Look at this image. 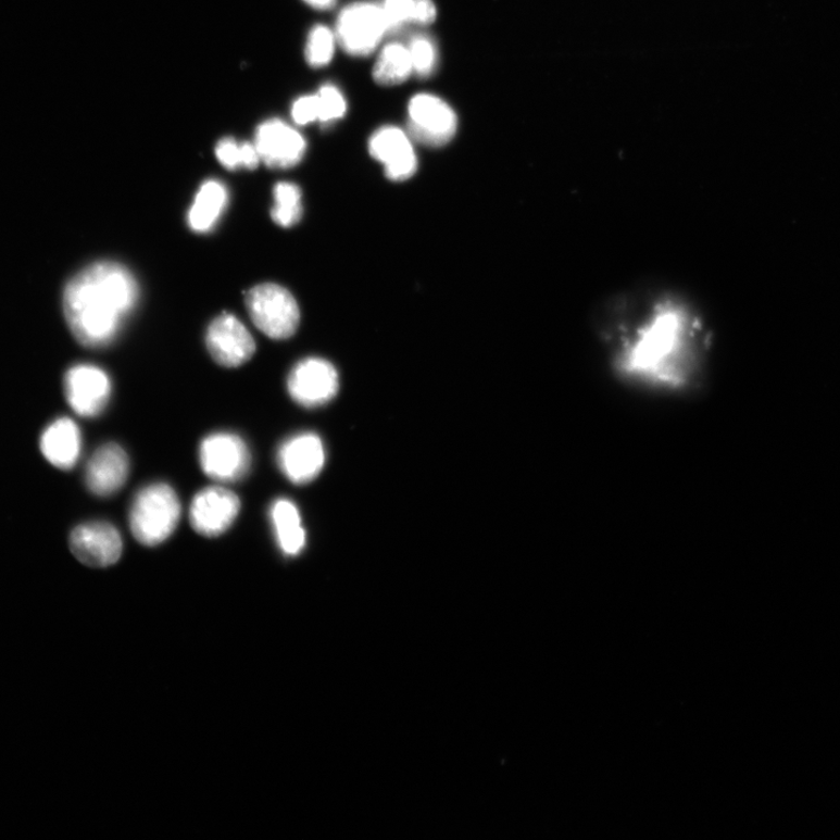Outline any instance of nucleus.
Segmentation results:
<instances>
[{"instance_id": "obj_1", "label": "nucleus", "mask_w": 840, "mask_h": 840, "mask_svg": "<svg viewBox=\"0 0 840 840\" xmlns=\"http://www.w3.org/2000/svg\"><path fill=\"white\" fill-rule=\"evenodd\" d=\"M704 328L679 299H660L617 340L615 373L627 384L661 392L699 387L707 356Z\"/></svg>"}, {"instance_id": "obj_2", "label": "nucleus", "mask_w": 840, "mask_h": 840, "mask_svg": "<svg viewBox=\"0 0 840 840\" xmlns=\"http://www.w3.org/2000/svg\"><path fill=\"white\" fill-rule=\"evenodd\" d=\"M138 297L137 280L128 268L115 262H99L67 283L63 311L75 339L86 347L100 348L118 336Z\"/></svg>"}, {"instance_id": "obj_3", "label": "nucleus", "mask_w": 840, "mask_h": 840, "mask_svg": "<svg viewBox=\"0 0 840 840\" xmlns=\"http://www.w3.org/2000/svg\"><path fill=\"white\" fill-rule=\"evenodd\" d=\"M181 502L170 485L155 482L141 488L135 497L129 525L137 542L146 547L164 543L176 531Z\"/></svg>"}, {"instance_id": "obj_4", "label": "nucleus", "mask_w": 840, "mask_h": 840, "mask_svg": "<svg viewBox=\"0 0 840 840\" xmlns=\"http://www.w3.org/2000/svg\"><path fill=\"white\" fill-rule=\"evenodd\" d=\"M250 318L268 338H291L300 322L299 306L290 291L273 283L260 284L246 293Z\"/></svg>"}, {"instance_id": "obj_5", "label": "nucleus", "mask_w": 840, "mask_h": 840, "mask_svg": "<svg viewBox=\"0 0 840 840\" xmlns=\"http://www.w3.org/2000/svg\"><path fill=\"white\" fill-rule=\"evenodd\" d=\"M390 32L383 7L354 3L339 14L336 36L342 49L354 57L372 54Z\"/></svg>"}, {"instance_id": "obj_6", "label": "nucleus", "mask_w": 840, "mask_h": 840, "mask_svg": "<svg viewBox=\"0 0 840 840\" xmlns=\"http://www.w3.org/2000/svg\"><path fill=\"white\" fill-rule=\"evenodd\" d=\"M199 462L209 478L230 484L246 477L251 466V455L246 441L240 436L216 432L201 441Z\"/></svg>"}, {"instance_id": "obj_7", "label": "nucleus", "mask_w": 840, "mask_h": 840, "mask_svg": "<svg viewBox=\"0 0 840 840\" xmlns=\"http://www.w3.org/2000/svg\"><path fill=\"white\" fill-rule=\"evenodd\" d=\"M409 136L430 148L449 145L457 130V117L450 104L436 95L418 93L409 108Z\"/></svg>"}, {"instance_id": "obj_8", "label": "nucleus", "mask_w": 840, "mask_h": 840, "mask_svg": "<svg viewBox=\"0 0 840 840\" xmlns=\"http://www.w3.org/2000/svg\"><path fill=\"white\" fill-rule=\"evenodd\" d=\"M339 385L338 371L331 363L319 358L298 362L288 378L291 399L308 409L329 403L338 394Z\"/></svg>"}, {"instance_id": "obj_9", "label": "nucleus", "mask_w": 840, "mask_h": 840, "mask_svg": "<svg viewBox=\"0 0 840 840\" xmlns=\"http://www.w3.org/2000/svg\"><path fill=\"white\" fill-rule=\"evenodd\" d=\"M240 512L241 501L234 491L213 486L195 497L189 506V522L199 535L214 538L228 531Z\"/></svg>"}, {"instance_id": "obj_10", "label": "nucleus", "mask_w": 840, "mask_h": 840, "mask_svg": "<svg viewBox=\"0 0 840 840\" xmlns=\"http://www.w3.org/2000/svg\"><path fill=\"white\" fill-rule=\"evenodd\" d=\"M63 386L70 406L84 418L102 415L113 391L108 374L92 364H77L70 368Z\"/></svg>"}, {"instance_id": "obj_11", "label": "nucleus", "mask_w": 840, "mask_h": 840, "mask_svg": "<svg viewBox=\"0 0 840 840\" xmlns=\"http://www.w3.org/2000/svg\"><path fill=\"white\" fill-rule=\"evenodd\" d=\"M70 547L78 562L89 567L104 568L120 561L123 540L113 525L93 521L74 528L70 536Z\"/></svg>"}, {"instance_id": "obj_12", "label": "nucleus", "mask_w": 840, "mask_h": 840, "mask_svg": "<svg viewBox=\"0 0 840 840\" xmlns=\"http://www.w3.org/2000/svg\"><path fill=\"white\" fill-rule=\"evenodd\" d=\"M205 343L214 361L226 368L242 366L256 351V342L250 331L229 313H222L213 321L205 335Z\"/></svg>"}, {"instance_id": "obj_13", "label": "nucleus", "mask_w": 840, "mask_h": 840, "mask_svg": "<svg viewBox=\"0 0 840 840\" xmlns=\"http://www.w3.org/2000/svg\"><path fill=\"white\" fill-rule=\"evenodd\" d=\"M326 462L324 443L319 436L299 434L285 440L277 451V464L294 485L312 482L322 473Z\"/></svg>"}, {"instance_id": "obj_14", "label": "nucleus", "mask_w": 840, "mask_h": 840, "mask_svg": "<svg viewBox=\"0 0 840 840\" xmlns=\"http://www.w3.org/2000/svg\"><path fill=\"white\" fill-rule=\"evenodd\" d=\"M255 145L261 161L268 167L290 168L303 160L306 140L289 124L280 120L262 123L256 130Z\"/></svg>"}, {"instance_id": "obj_15", "label": "nucleus", "mask_w": 840, "mask_h": 840, "mask_svg": "<svg viewBox=\"0 0 840 840\" xmlns=\"http://www.w3.org/2000/svg\"><path fill=\"white\" fill-rule=\"evenodd\" d=\"M369 152L385 165L386 176L392 181H404L417 171V155L410 136L396 126L377 130L369 140Z\"/></svg>"}, {"instance_id": "obj_16", "label": "nucleus", "mask_w": 840, "mask_h": 840, "mask_svg": "<svg viewBox=\"0 0 840 840\" xmlns=\"http://www.w3.org/2000/svg\"><path fill=\"white\" fill-rule=\"evenodd\" d=\"M129 474L128 454L118 443L108 442L89 459L85 473L86 486L93 496L113 497L128 481Z\"/></svg>"}, {"instance_id": "obj_17", "label": "nucleus", "mask_w": 840, "mask_h": 840, "mask_svg": "<svg viewBox=\"0 0 840 840\" xmlns=\"http://www.w3.org/2000/svg\"><path fill=\"white\" fill-rule=\"evenodd\" d=\"M40 451L46 461L55 468L72 469L82 456L80 427L68 417L54 419L41 434Z\"/></svg>"}, {"instance_id": "obj_18", "label": "nucleus", "mask_w": 840, "mask_h": 840, "mask_svg": "<svg viewBox=\"0 0 840 840\" xmlns=\"http://www.w3.org/2000/svg\"><path fill=\"white\" fill-rule=\"evenodd\" d=\"M271 519L280 551L289 557L298 556L306 546L298 506L291 500L278 499L272 505Z\"/></svg>"}, {"instance_id": "obj_19", "label": "nucleus", "mask_w": 840, "mask_h": 840, "mask_svg": "<svg viewBox=\"0 0 840 840\" xmlns=\"http://www.w3.org/2000/svg\"><path fill=\"white\" fill-rule=\"evenodd\" d=\"M228 202V192L224 184L217 180L205 181L188 213V225L195 231L208 233L215 225Z\"/></svg>"}, {"instance_id": "obj_20", "label": "nucleus", "mask_w": 840, "mask_h": 840, "mask_svg": "<svg viewBox=\"0 0 840 840\" xmlns=\"http://www.w3.org/2000/svg\"><path fill=\"white\" fill-rule=\"evenodd\" d=\"M414 73L408 46L392 42L379 53L374 71V80L380 86L401 85Z\"/></svg>"}, {"instance_id": "obj_21", "label": "nucleus", "mask_w": 840, "mask_h": 840, "mask_svg": "<svg viewBox=\"0 0 840 840\" xmlns=\"http://www.w3.org/2000/svg\"><path fill=\"white\" fill-rule=\"evenodd\" d=\"M274 197L272 217L276 224L284 228L297 225L303 216L300 188L292 183H279L275 186Z\"/></svg>"}, {"instance_id": "obj_22", "label": "nucleus", "mask_w": 840, "mask_h": 840, "mask_svg": "<svg viewBox=\"0 0 840 840\" xmlns=\"http://www.w3.org/2000/svg\"><path fill=\"white\" fill-rule=\"evenodd\" d=\"M215 154L218 162L231 171L240 167L255 170L261 163V156L253 142H237L234 138L221 139Z\"/></svg>"}, {"instance_id": "obj_23", "label": "nucleus", "mask_w": 840, "mask_h": 840, "mask_svg": "<svg viewBox=\"0 0 840 840\" xmlns=\"http://www.w3.org/2000/svg\"><path fill=\"white\" fill-rule=\"evenodd\" d=\"M337 42L336 32L324 25L313 27L309 35L305 52L310 66L319 68L328 65L335 57Z\"/></svg>"}, {"instance_id": "obj_24", "label": "nucleus", "mask_w": 840, "mask_h": 840, "mask_svg": "<svg viewBox=\"0 0 840 840\" xmlns=\"http://www.w3.org/2000/svg\"><path fill=\"white\" fill-rule=\"evenodd\" d=\"M408 49L414 73L422 77L430 76L435 72L438 61L434 41L430 38L418 36L411 40Z\"/></svg>"}, {"instance_id": "obj_25", "label": "nucleus", "mask_w": 840, "mask_h": 840, "mask_svg": "<svg viewBox=\"0 0 840 840\" xmlns=\"http://www.w3.org/2000/svg\"><path fill=\"white\" fill-rule=\"evenodd\" d=\"M316 98L319 104V122H335L346 115L347 102L337 87L331 85L322 87Z\"/></svg>"}, {"instance_id": "obj_26", "label": "nucleus", "mask_w": 840, "mask_h": 840, "mask_svg": "<svg viewBox=\"0 0 840 840\" xmlns=\"http://www.w3.org/2000/svg\"><path fill=\"white\" fill-rule=\"evenodd\" d=\"M416 0H385L383 5L390 30L414 23Z\"/></svg>"}, {"instance_id": "obj_27", "label": "nucleus", "mask_w": 840, "mask_h": 840, "mask_svg": "<svg viewBox=\"0 0 840 840\" xmlns=\"http://www.w3.org/2000/svg\"><path fill=\"white\" fill-rule=\"evenodd\" d=\"M292 118L299 125L319 121V104L316 95L298 99L292 106Z\"/></svg>"}, {"instance_id": "obj_28", "label": "nucleus", "mask_w": 840, "mask_h": 840, "mask_svg": "<svg viewBox=\"0 0 840 840\" xmlns=\"http://www.w3.org/2000/svg\"><path fill=\"white\" fill-rule=\"evenodd\" d=\"M437 17V8L432 0H416L414 23L429 25Z\"/></svg>"}, {"instance_id": "obj_29", "label": "nucleus", "mask_w": 840, "mask_h": 840, "mask_svg": "<svg viewBox=\"0 0 840 840\" xmlns=\"http://www.w3.org/2000/svg\"><path fill=\"white\" fill-rule=\"evenodd\" d=\"M304 2L318 10H328L337 4V0H304Z\"/></svg>"}]
</instances>
